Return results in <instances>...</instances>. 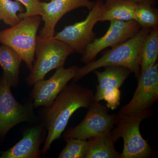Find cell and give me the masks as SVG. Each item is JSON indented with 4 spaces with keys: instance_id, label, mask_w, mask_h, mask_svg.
<instances>
[{
    "instance_id": "1",
    "label": "cell",
    "mask_w": 158,
    "mask_h": 158,
    "mask_svg": "<svg viewBox=\"0 0 158 158\" xmlns=\"http://www.w3.org/2000/svg\"><path fill=\"white\" fill-rule=\"evenodd\" d=\"M91 89L76 83L66 85L59 94L50 106L43 112L44 125L48 131V135L41 153L45 155L52 143L60 138L71 116L78 109L88 108L94 100Z\"/></svg>"
},
{
    "instance_id": "2",
    "label": "cell",
    "mask_w": 158,
    "mask_h": 158,
    "mask_svg": "<svg viewBox=\"0 0 158 158\" xmlns=\"http://www.w3.org/2000/svg\"><path fill=\"white\" fill-rule=\"evenodd\" d=\"M142 27L132 37L113 47L100 58L79 67L73 81L76 82L98 69L106 66H119L129 69L137 79L141 73L140 55L145 37L151 30Z\"/></svg>"
},
{
    "instance_id": "3",
    "label": "cell",
    "mask_w": 158,
    "mask_h": 158,
    "mask_svg": "<svg viewBox=\"0 0 158 158\" xmlns=\"http://www.w3.org/2000/svg\"><path fill=\"white\" fill-rule=\"evenodd\" d=\"M152 112L149 109L131 116L118 113L116 127L110 133L115 142L119 138L123 139V150L120 158H147L151 156V148L142 137L140 126L141 122L151 116Z\"/></svg>"
},
{
    "instance_id": "4",
    "label": "cell",
    "mask_w": 158,
    "mask_h": 158,
    "mask_svg": "<svg viewBox=\"0 0 158 158\" xmlns=\"http://www.w3.org/2000/svg\"><path fill=\"white\" fill-rule=\"evenodd\" d=\"M74 52L69 45L54 37L37 36L35 52L37 59L26 78L27 85H34L44 79L51 70L63 67L67 57Z\"/></svg>"
},
{
    "instance_id": "5",
    "label": "cell",
    "mask_w": 158,
    "mask_h": 158,
    "mask_svg": "<svg viewBox=\"0 0 158 158\" xmlns=\"http://www.w3.org/2000/svg\"><path fill=\"white\" fill-rule=\"evenodd\" d=\"M40 15L24 18L15 25L0 31V43L13 49L31 70L34 62Z\"/></svg>"
},
{
    "instance_id": "6",
    "label": "cell",
    "mask_w": 158,
    "mask_h": 158,
    "mask_svg": "<svg viewBox=\"0 0 158 158\" xmlns=\"http://www.w3.org/2000/svg\"><path fill=\"white\" fill-rule=\"evenodd\" d=\"M81 122L69 127L63 134L64 139L73 138L87 140L110 132L116 124L118 113L110 114L109 109L100 102L94 101Z\"/></svg>"
},
{
    "instance_id": "7",
    "label": "cell",
    "mask_w": 158,
    "mask_h": 158,
    "mask_svg": "<svg viewBox=\"0 0 158 158\" xmlns=\"http://www.w3.org/2000/svg\"><path fill=\"white\" fill-rule=\"evenodd\" d=\"M106 9L103 0H97L85 20L66 26L54 37L68 44L74 52L83 54L87 46L96 38L94 27Z\"/></svg>"
},
{
    "instance_id": "8",
    "label": "cell",
    "mask_w": 158,
    "mask_h": 158,
    "mask_svg": "<svg viewBox=\"0 0 158 158\" xmlns=\"http://www.w3.org/2000/svg\"><path fill=\"white\" fill-rule=\"evenodd\" d=\"M11 86L3 75L0 79V137L4 138L12 128L34 117L32 103L21 104L11 93Z\"/></svg>"
},
{
    "instance_id": "9",
    "label": "cell",
    "mask_w": 158,
    "mask_h": 158,
    "mask_svg": "<svg viewBox=\"0 0 158 158\" xmlns=\"http://www.w3.org/2000/svg\"><path fill=\"white\" fill-rule=\"evenodd\" d=\"M138 87L131 101L118 113L125 116L137 115L149 110L158 99V64L140 73Z\"/></svg>"
},
{
    "instance_id": "10",
    "label": "cell",
    "mask_w": 158,
    "mask_h": 158,
    "mask_svg": "<svg viewBox=\"0 0 158 158\" xmlns=\"http://www.w3.org/2000/svg\"><path fill=\"white\" fill-rule=\"evenodd\" d=\"M141 27L135 20L111 21L110 27L105 35L95 38L86 48L82 54V62L86 64L93 61L103 50L124 42L138 33Z\"/></svg>"
},
{
    "instance_id": "11",
    "label": "cell",
    "mask_w": 158,
    "mask_h": 158,
    "mask_svg": "<svg viewBox=\"0 0 158 158\" xmlns=\"http://www.w3.org/2000/svg\"><path fill=\"white\" fill-rule=\"evenodd\" d=\"M78 68L76 65L66 69L60 67L48 80L36 82L31 92L34 108L50 106L68 82L76 76Z\"/></svg>"
},
{
    "instance_id": "12",
    "label": "cell",
    "mask_w": 158,
    "mask_h": 158,
    "mask_svg": "<svg viewBox=\"0 0 158 158\" xmlns=\"http://www.w3.org/2000/svg\"><path fill=\"white\" fill-rule=\"evenodd\" d=\"M95 4V2L90 0H51L49 2H42L43 14L41 18L44 25L40 31L39 37H54L57 23L65 14L83 7L90 10Z\"/></svg>"
},
{
    "instance_id": "13",
    "label": "cell",
    "mask_w": 158,
    "mask_h": 158,
    "mask_svg": "<svg viewBox=\"0 0 158 158\" xmlns=\"http://www.w3.org/2000/svg\"><path fill=\"white\" fill-rule=\"evenodd\" d=\"M43 125L26 130L23 138L10 149L2 152L1 158H38L41 152L40 147L43 141Z\"/></svg>"
},
{
    "instance_id": "14",
    "label": "cell",
    "mask_w": 158,
    "mask_h": 158,
    "mask_svg": "<svg viewBox=\"0 0 158 158\" xmlns=\"http://www.w3.org/2000/svg\"><path fill=\"white\" fill-rule=\"evenodd\" d=\"M102 72L94 71L97 77L98 85L96 86V92L94 94L95 101L102 100V97L104 90L108 87L120 88L126 79L132 73L128 69L122 66H105Z\"/></svg>"
},
{
    "instance_id": "15",
    "label": "cell",
    "mask_w": 158,
    "mask_h": 158,
    "mask_svg": "<svg viewBox=\"0 0 158 158\" xmlns=\"http://www.w3.org/2000/svg\"><path fill=\"white\" fill-rule=\"evenodd\" d=\"M22 61L19 55L7 46H0V65L2 75L11 87H16L19 83V69Z\"/></svg>"
},
{
    "instance_id": "16",
    "label": "cell",
    "mask_w": 158,
    "mask_h": 158,
    "mask_svg": "<svg viewBox=\"0 0 158 158\" xmlns=\"http://www.w3.org/2000/svg\"><path fill=\"white\" fill-rule=\"evenodd\" d=\"M110 132L89 139L90 146L86 158H121V153L118 152L114 147L115 142Z\"/></svg>"
},
{
    "instance_id": "17",
    "label": "cell",
    "mask_w": 158,
    "mask_h": 158,
    "mask_svg": "<svg viewBox=\"0 0 158 158\" xmlns=\"http://www.w3.org/2000/svg\"><path fill=\"white\" fill-rule=\"evenodd\" d=\"M138 3L132 1L123 0L113 3L106 7L99 18L98 22L106 21H130L135 19Z\"/></svg>"
},
{
    "instance_id": "18",
    "label": "cell",
    "mask_w": 158,
    "mask_h": 158,
    "mask_svg": "<svg viewBox=\"0 0 158 158\" xmlns=\"http://www.w3.org/2000/svg\"><path fill=\"white\" fill-rule=\"evenodd\" d=\"M158 56V27H156L151 29L143 43L140 55L141 73L156 63Z\"/></svg>"
},
{
    "instance_id": "19",
    "label": "cell",
    "mask_w": 158,
    "mask_h": 158,
    "mask_svg": "<svg viewBox=\"0 0 158 158\" xmlns=\"http://www.w3.org/2000/svg\"><path fill=\"white\" fill-rule=\"evenodd\" d=\"M66 145L59 154V158H86L90 141L76 138L65 139Z\"/></svg>"
},
{
    "instance_id": "20",
    "label": "cell",
    "mask_w": 158,
    "mask_h": 158,
    "mask_svg": "<svg viewBox=\"0 0 158 158\" xmlns=\"http://www.w3.org/2000/svg\"><path fill=\"white\" fill-rule=\"evenodd\" d=\"M134 20L141 27L150 29L158 27V11L148 4H138Z\"/></svg>"
},
{
    "instance_id": "21",
    "label": "cell",
    "mask_w": 158,
    "mask_h": 158,
    "mask_svg": "<svg viewBox=\"0 0 158 158\" xmlns=\"http://www.w3.org/2000/svg\"><path fill=\"white\" fill-rule=\"evenodd\" d=\"M23 11V7L18 1L0 0V20L6 24L12 27L17 24L21 20L17 12L22 13Z\"/></svg>"
},
{
    "instance_id": "22",
    "label": "cell",
    "mask_w": 158,
    "mask_h": 158,
    "mask_svg": "<svg viewBox=\"0 0 158 158\" xmlns=\"http://www.w3.org/2000/svg\"><path fill=\"white\" fill-rule=\"evenodd\" d=\"M22 3L26 8L25 12L20 13L19 17L21 19L33 15H40L43 14L42 2L40 0H16Z\"/></svg>"
},
{
    "instance_id": "23",
    "label": "cell",
    "mask_w": 158,
    "mask_h": 158,
    "mask_svg": "<svg viewBox=\"0 0 158 158\" xmlns=\"http://www.w3.org/2000/svg\"><path fill=\"white\" fill-rule=\"evenodd\" d=\"M102 99L106 102L109 109L115 110L120 104L121 91L117 87H108L104 90Z\"/></svg>"
},
{
    "instance_id": "24",
    "label": "cell",
    "mask_w": 158,
    "mask_h": 158,
    "mask_svg": "<svg viewBox=\"0 0 158 158\" xmlns=\"http://www.w3.org/2000/svg\"><path fill=\"white\" fill-rule=\"evenodd\" d=\"M120 1H123V0H105V3L106 6L108 7L113 3ZM127 1H132L138 4H148L153 6L156 3L157 0H127Z\"/></svg>"
},
{
    "instance_id": "25",
    "label": "cell",
    "mask_w": 158,
    "mask_h": 158,
    "mask_svg": "<svg viewBox=\"0 0 158 158\" xmlns=\"http://www.w3.org/2000/svg\"><path fill=\"white\" fill-rule=\"evenodd\" d=\"M47 1H51V0H47Z\"/></svg>"
}]
</instances>
